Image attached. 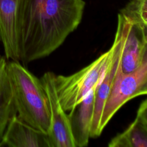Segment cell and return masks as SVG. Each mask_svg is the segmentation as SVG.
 Here are the masks:
<instances>
[{
	"label": "cell",
	"instance_id": "6da1fadb",
	"mask_svg": "<svg viewBox=\"0 0 147 147\" xmlns=\"http://www.w3.org/2000/svg\"><path fill=\"white\" fill-rule=\"evenodd\" d=\"M85 5L83 0H18L20 62L56 51L80 24Z\"/></svg>",
	"mask_w": 147,
	"mask_h": 147
},
{
	"label": "cell",
	"instance_id": "7a4b0ae2",
	"mask_svg": "<svg viewBox=\"0 0 147 147\" xmlns=\"http://www.w3.org/2000/svg\"><path fill=\"white\" fill-rule=\"evenodd\" d=\"M7 69L18 117L48 135L49 105L40 78L19 61L8 60Z\"/></svg>",
	"mask_w": 147,
	"mask_h": 147
},
{
	"label": "cell",
	"instance_id": "3957f363",
	"mask_svg": "<svg viewBox=\"0 0 147 147\" xmlns=\"http://www.w3.org/2000/svg\"><path fill=\"white\" fill-rule=\"evenodd\" d=\"M112 54V48L90 64L69 75H55V86L64 110L69 111L81 102L103 79Z\"/></svg>",
	"mask_w": 147,
	"mask_h": 147
},
{
	"label": "cell",
	"instance_id": "277c9868",
	"mask_svg": "<svg viewBox=\"0 0 147 147\" xmlns=\"http://www.w3.org/2000/svg\"><path fill=\"white\" fill-rule=\"evenodd\" d=\"M146 80L147 45L142 61L137 68L127 74H116L111 91L102 115L99 128L100 134L120 108L129 100L136 97L137 92Z\"/></svg>",
	"mask_w": 147,
	"mask_h": 147
},
{
	"label": "cell",
	"instance_id": "5b68a950",
	"mask_svg": "<svg viewBox=\"0 0 147 147\" xmlns=\"http://www.w3.org/2000/svg\"><path fill=\"white\" fill-rule=\"evenodd\" d=\"M123 34V20L121 14L118 13L117 30L113 43L111 46L112 48L111 56L103 79L98 84L95 91L94 110L91 128V138H96L101 134L99 130V124L105 104L111 91L119 67Z\"/></svg>",
	"mask_w": 147,
	"mask_h": 147
},
{
	"label": "cell",
	"instance_id": "8992f818",
	"mask_svg": "<svg viewBox=\"0 0 147 147\" xmlns=\"http://www.w3.org/2000/svg\"><path fill=\"white\" fill-rule=\"evenodd\" d=\"M56 74L45 72L40 80L47 93L50 110L51 124L48 137L51 147H75L68 114L62 107L55 86Z\"/></svg>",
	"mask_w": 147,
	"mask_h": 147
},
{
	"label": "cell",
	"instance_id": "52a82bcc",
	"mask_svg": "<svg viewBox=\"0 0 147 147\" xmlns=\"http://www.w3.org/2000/svg\"><path fill=\"white\" fill-rule=\"evenodd\" d=\"M119 13L123 20L124 34L117 74L125 75L135 70L141 63L147 45V33L140 25Z\"/></svg>",
	"mask_w": 147,
	"mask_h": 147
},
{
	"label": "cell",
	"instance_id": "ba28073f",
	"mask_svg": "<svg viewBox=\"0 0 147 147\" xmlns=\"http://www.w3.org/2000/svg\"><path fill=\"white\" fill-rule=\"evenodd\" d=\"M18 0H0V40L7 60L20 61Z\"/></svg>",
	"mask_w": 147,
	"mask_h": 147
},
{
	"label": "cell",
	"instance_id": "9c48e42d",
	"mask_svg": "<svg viewBox=\"0 0 147 147\" xmlns=\"http://www.w3.org/2000/svg\"><path fill=\"white\" fill-rule=\"evenodd\" d=\"M51 147L48 135L21 119L17 114L10 119L0 147Z\"/></svg>",
	"mask_w": 147,
	"mask_h": 147
},
{
	"label": "cell",
	"instance_id": "30bf717a",
	"mask_svg": "<svg viewBox=\"0 0 147 147\" xmlns=\"http://www.w3.org/2000/svg\"><path fill=\"white\" fill-rule=\"evenodd\" d=\"M96 87L92 88L81 102L69 111L68 117L75 147L87 146L91 138Z\"/></svg>",
	"mask_w": 147,
	"mask_h": 147
},
{
	"label": "cell",
	"instance_id": "8fae6325",
	"mask_svg": "<svg viewBox=\"0 0 147 147\" xmlns=\"http://www.w3.org/2000/svg\"><path fill=\"white\" fill-rule=\"evenodd\" d=\"M5 56L0 55V141L10 118L17 114Z\"/></svg>",
	"mask_w": 147,
	"mask_h": 147
},
{
	"label": "cell",
	"instance_id": "7c38bea8",
	"mask_svg": "<svg viewBox=\"0 0 147 147\" xmlns=\"http://www.w3.org/2000/svg\"><path fill=\"white\" fill-rule=\"evenodd\" d=\"M109 147H147V123L137 114L134 121L123 132L109 142Z\"/></svg>",
	"mask_w": 147,
	"mask_h": 147
},
{
	"label": "cell",
	"instance_id": "4fadbf2b",
	"mask_svg": "<svg viewBox=\"0 0 147 147\" xmlns=\"http://www.w3.org/2000/svg\"><path fill=\"white\" fill-rule=\"evenodd\" d=\"M120 13L140 25L147 33V0H131Z\"/></svg>",
	"mask_w": 147,
	"mask_h": 147
},
{
	"label": "cell",
	"instance_id": "5bb4252c",
	"mask_svg": "<svg viewBox=\"0 0 147 147\" xmlns=\"http://www.w3.org/2000/svg\"><path fill=\"white\" fill-rule=\"evenodd\" d=\"M137 114L140 116L147 123V98L140 104Z\"/></svg>",
	"mask_w": 147,
	"mask_h": 147
},
{
	"label": "cell",
	"instance_id": "9a60e30c",
	"mask_svg": "<svg viewBox=\"0 0 147 147\" xmlns=\"http://www.w3.org/2000/svg\"><path fill=\"white\" fill-rule=\"evenodd\" d=\"M143 95H147V80L144 84L142 87L141 88V89L139 90V91L137 92L136 97Z\"/></svg>",
	"mask_w": 147,
	"mask_h": 147
}]
</instances>
